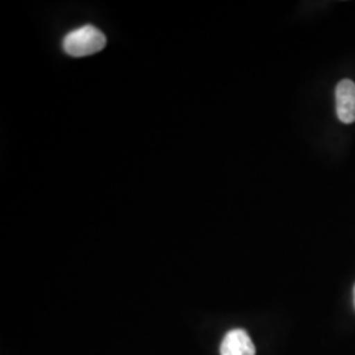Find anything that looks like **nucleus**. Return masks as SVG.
Listing matches in <instances>:
<instances>
[{
  "mask_svg": "<svg viewBox=\"0 0 355 355\" xmlns=\"http://www.w3.org/2000/svg\"><path fill=\"white\" fill-rule=\"evenodd\" d=\"M107 44V37L99 28L83 26L70 31L62 41L64 53L74 58L87 57L103 51Z\"/></svg>",
  "mask_w": 355,
  "mask_h": 355,
  "instance_id": "nucleus-1",
  "label": "nucleus"
},
{
  "mask_svg": "<svg viewBox=\"0 0 355 355\" xmlns=\"http://www.w3.org/2000/svg\"><path fill=\"white\" fill-rule=\"evenodd\" d=\"M337 116L343 124L355 121V83L350 79H343L336 87Z\"/></svg>",
  "mask_w": 355,
  "mask_h": 355,
  "instance_id": "nucleus-2",
  "label": "nucleus"
},
{
  "mask_svg": "<svg viewBox=\"0 0 355 355\" xmlns=\"http://www.w3.org/2000/svg\"><path fill=\"white\" fill-rule=\"evenodd\" d=\"M220 355H255V346L246 330H229L220 345Z\"/></svg>",
  "mask_w": 355,
  "mask_h": 355,
  "instance_id": "nucleus-3",
  "label": "nucleus"
},
{
  "mask_svg": "<svg viewBox=\"0 0 355 355\" xmlns=\"http://www.w3.org/2000/svg\"><path fill=\"white\" fill-rule=\"evenodd\" d=\"M354 305H355V286H354Z\"/></svg>",
  "mask_w": 355,
  "mask_h": 355,
  "instance_id": "nucleus-4",
  "label": "nucleus"
}]
</instances>
